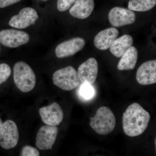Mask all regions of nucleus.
Returning a JSON list of instances; mask_svg holds the SVG:
<instances>
[{
  "label": "nucleus",
  "instance_id": "b1692460",
  "mask_svg": "<svg viewBox=\"0 0 156 156\" xmlns=\"http://www.w3.org/2000/svg\"><path fill=\"white\" fill-rule=\"evenodd\" d=\"M2 119H1V118H0V129H1V128H2Z\"/></svg>",
  "mask_w": 156,
  "mask_h": 156
},
{
  "label": "nucleus",
  "instance_id": "a878e982",
  "mask_svg": "<svg viewBox=\"0 0 156 156\" xmlns=\"http://www.w3.org/2000/svg\"><path fill=\"white\" fill-rule=\"evenodd\" d=\"M0 50H1V48H0Z\"/></svg>",
  "mask_w": 156,
  "mask_h": 156
},
{
  "label": "nucleus",
  "instance_id": "2eb2a0df",
  "mask_svg": "<svg viewBox=\"0 0 156 156\" xmlns=\"http://www.w3.org/2000/svg\"><path fill=\"white\" fill-rule=\"evenodd\" d=\"M95 8L94 0H77L69 9L73 17L84 19L90 16Z\"/></svg>",
  "mask_w": 156,
  "mask_h": 156
},
{
  "label": "nucleus",
  "instance_id": "9d476101",
  "mask_svg": "<svg viewBox=\"0 0 156 156\" xmlns=\"http://www.w3.org/2000/svg\"><path fill=\"white\" fill-rule=\"evenodd\" d=\"M37 11L31 8H23L19 14L14 15L10 20L9 24L11 27L18 29L27 28L34 24L38 18Z\"/></svg>",
  "mask_w": 156,
  "mask_h": 156
},
{
  "label": "nucleus",
  "instance_id": "0eeeda50",
  "mask_svg": "<svg viewBox=\"0 0 156 156\" xmlns=\"http://www.w3.org/2000/svg\"><path fill=\"white\" fill-rule=\"evenodd\" d=\"M135 13L129 9L116 7L109 12L108 20L110 23L115 27H121L135 22Z\"/></svg>",
  "mask_w": 156,
  "mask_h": 156
},
{
  "label": "nucleus",
  "instance_id": "393cba45",
  "mask_svg": "<svg viewBox=\"0 0 156 156\" xmlns=\"http://www.w3.org/2000/svg\"><path fill=\"white\" fill-rule=\"evenodd\" d=\"M42 1H48V0H42Z\"/></svg>",
  "mask_w": 156,
  "mask_h": 156
},
{
  "label": "nucleus",
  "instance_id": "4468645a",
  "mask_svg": "<svg viewBox=\"0 0 156 156\" xmlns=\"http://www.w3.org/2000/svg\"><path fill=\"white\" fill-rule=\"evenodd\" d=\"M119 35V31L116 28L111 27L104 30L95 36L94 45L99 50H107L117 38Z\"/></svg>",
  "mask_w": 156,
  "mask_h": 156
},
{
  "label": "nucleus",
  "instance_id": "39448f33",
  "mask_svg": "<svg viewBox=\"0 0 156 156\" xmlns=\"http://www.w3.org/2000/svg\"><path fill=\"white\" fill-rule=\"evenodd\" d=\"M19 131L16 123L8 120L3 123L0 129V145L6 150L13 148L19 140Z\"/></svg>",
  "mask_w": 156,
  "mask_h": 156
},
{
  "label": "nucleus",
  "instance_id": "20e7f679",
  "mask_svg": "<svg viewBox=\"0 0 156 156\" xmlns=\"http://www.w3.org/2000/svg\"><path fill=\"white\" fill-rule=\"evenodd\" d=\"M53 84L62 90L71 91L80 84L77 71L71 66L56 71L53 75Z\"/></svg>",
  "mask_w": 156,
  "mask_h": 156
},
{
  "label": "nucleus",
  "instance_id": "ddd939ff",
  "mask_svg": "<svg viewBox=\"0 0 156 156\" xmlns=\"http://www.w3.org/2000/svg\"><path fill=\"white\" fill-rule=\"evenodd\" d=\"M136 80L142 85L156 83V60H150L143 63L136 72Z\"/></svg>",
  "mask_w": 156,
  "mask_h": 156
},
{
  "label": "nucleus",
  "instance_id": "6e6552de",
  "mask_svg": "<svg viewBox=\"0 0 156 156\" xmlns=\"http://www.w3.org/2000/svg\"><path fill=\"white\" fill-rule=\"evenodd\" d=\"M58 128L56 126H43L40 128L37 133L36 144L41 150L52 149L55 143Z\"/></svg>",
  "mask_w": 156,
  "mask_h": 156
},
{
  "label": "nucleus",
  "instance_id": "f3484780",
  "mask_svg": "<svg viewBox=\"0 0 156 156\" xmlns=\"http://www.w3.org/2000/svg\"><path fill=\"white\" fill-rule=\"evenodd\" d=\"M133 44V38L129 35H124L115 40L110 47V51L114 56L120 58Z\"/></svg>",
  "mask_w": 156,
  "mask_h": 156
},
{
  "label": "nucleus",
  "instance_id": "6ab92c4d",
  "mask_svg": "<svg viewBox=\"0 0 156 156\" xmlns=\"http://www.w3.org/2000/svg\"><path fill=\"white\" fill-rule=\"evenodd\" d=\"M81 97L86 100L91 99L95 95V90L91 84L83 83L79 90Z\"/></svg>",
  "mask_w": 156,
  "mask_h": 156
},
{
  "label": "nucleus",
  "instance_id": "dca6fc26",
  "mask_svg": "<svg viewBox=\"0 0 156 156\" xmlns=\"http://www.w3.org/2000/svg\"><path fill=\"white\" fill-rule=\"evenodd\" d=\"M138 58V51L135 47L131 46L124 53L118 63L117 68L119 70L134 69Z\"/></svg>",
  "mask_w": 156,
  "mask_h": 156
},
{
  "label": "nucleus",
  "instance_id": "7ed1b4c3",
  "mask_svg": "<svg viewBox=\"0 0 156 156\" xmlns=\"http://www.w3.org/2000/svg\"><path fill=\"white\" fill-rule=\"evenodd\" d=\"M14 80L17 88L23 92L32 90L36 83L35 75L31 68L27 63L21 61L14 65Z\"/></svg>",
  "mask_w": 156,
  "mask_h": 156
},
{
  "label": "nucleus",
  "instance_id": "4be33fe9",
  "mask_svg": "<svg viewBox=\"0 0 156 156\" xmlns=\"http://www.w3.org/2000/svg\"><path fill=\"white\" fill-rule=\"evenodd\" d=\"M22 156H39L40 152L35 148L30 146H25L23 148L21 155Z\"/></svg>",
  "mask_w": 156,
  "mask_h": 156
},
{
  "label": "nucleus",
  "instance_id": "f257e3e1",
  "mask_svg": "<svg viewBox=\"0 0 156 156\" xmlns=\"http://www.w3.org/2000/svg\"><path fill=\"white\" fill-rule=\"evenodd\" d=\"M151 119L148 112L139 104L128 106L123 114V128L127 136L134 137L143 134L146 130Z\"/></svg>",
  "mask_w": 156,
  "mask_h": 156
},
{
  "label": "nucleus",
  "instance_id": "a211bd4d",
  "mask_svg": "<svg viewBox=\"0 0 156 156\" xmlns=\"http://www.w3.org/2000/svg\"><path fill=\"white\" fill-rule=\"evenodd\" d=\"M156 5V0H130L128 8L132 11L144 12L152 9Z\"/></svg>",
  "mask_w": 156,
  "mask_h": 156
},
{
  "label": "nucleus",
  "instance_id": "1a4fd4ad",
  "mask_svg": "<svg viewBox=\"0 0 156 156\" xmlns=\"http://www.w3.org/2000/svg\"><path fill=\"white\" fill-rule=\"evenodd\" d=\"M39 114L42 121L48 126H57L63 119V112L61 106L56 102L39 109Z\"/></svg>",
  "mask_w": 156,
  "mask_h": 156
},
{
  "label": "nucleus",
  "instance_id": "5701e85b",
  "mask_svg": "<svg viewBox=\"0 0 156 156\" xmlns=\"http://www.w3.org/2000/svg\"><path fill=\"white\" fill-rule=\"evenodd\" d=\"M21 0H0V8H4L20 2Z\"/></svg>",
  "mask_w": 156,
  "mask_h": 156
},
{
  "label": "nucleus",
  "instance_id": "f03ea898",
  "mask_svg": "<svg viewBox=\"0 0 156 156\" xmlns=\"http://www.w3.org/2000/svg\"><path fill=\"white\" fill-rule=\"evenodd\" d=\"M90 120L91 128L100 135L109 134L115 127V117L111 110L106 106L99 108L95 116L91 117Z\"/></svg>",
  "mask_w": 156,
  "mask_h": 156
},
{
  "label": "nucleus",
  "instance_id": "aec40b11",
  "mask_svg": "<svg viewBox=\"0 0 156 156\" xmlns=\"http://www.w3.org/2000/svg\"><path fill=\"white\" fill-rule=\"evenodd\" d=\"M11 68L6 63L0 64V85L7 80L11 75Z\"/></svg>",
  "mask_w": 156,
  "mask_h": 156
},
{
  "label": "nucleus",
  "instance_id": "9b49d317",
  "mask_svg": "<svg viewBox=\"0 0 156 156\" xmlns=\"http://www.w3.org/2000/svg\"><path fill=\"white\" fill-rule=\"evenodd\" d=\"M86 42L81 37H75L62 42L55 49L56 57L63 58L73 56L83 48Z\"/></svg>",
  "mask_w": 156,
  "mask_h": 156
},
{
  "label": "nucleus",
  "instance_id": "f8f14e48",
  "mask_svg": "<svg viewBox=\"0 0 156 156\" xmlns=\"http://www.w3.org/2000/svg\"><path fill=\"white\" fill-rule=\"evenodd\" d=\"M77 73L79 79L82 83H94L98 74L97 60L92 57L87 59L79 66Z\"/></svg>",
  "mask_w": 156,
  "mask_h": 156
},
{
  "label": "nucleus",
  "instance_id": "412c9836",
  "mask_svg": "<svg viewBox=\"0 0 156 156\" xmlns=\"http://www.w3.org/2000/svg\"><path fill=\"white\" fill-rule=\"evenodd\" d=\"M77 0H58L57 8L58 11L64 12L67 11L76 2Z\"/></svg>",
  "mask_w": 156,
  "mask_h": 156
},
{
  "label": "nucleus",
  "instance_id": "423d86ee",
  "mask_svg": "<svg viewBox=\"0 0 156 156\" xmlns=\"http://www.w3.org/2000/svg\"><path fill=\"white\" fill-rule=\"evenodd\" d=\"M29 40L28 34L22 31L7 29L0 31V42L8 48H17L28 43Z\"/></svg>",
  "mask_w": 156,
  "mask_h": 156
}]
</instances>
